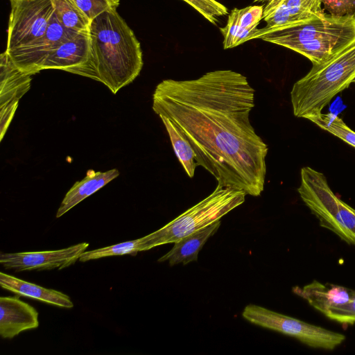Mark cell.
<instances>
[{
    "label": "cell",
    "instance_id": "cell-1",
    "mask_svg": "<svg viewBox=\"0 0 355 355\" xmlns=\"http://www.w3.org/2000/svg\"><path fill=\"white\" fill-rule=\"evenodd\" d=\"M254 90L230 69L196 79H166L155 87L153 110L171 120L192 146L198 166L218 184L254 197L264 189L268 145L250 121Z\"/></svg>",
    "mask_w": 355,
    "mask_h": 355
},
{
    "label": "cell",
    "instance_id": "cell-2",
    "mask_svg": "<svg viewBox=\"0 0 355 355\" xmlns=\"http://www.w3.org/2000/svg\"><path fill=\"white\" fill-rule=\"evenodd\" d=\"M89 36V59L80 76L99 81L116 94L141 71L140 42L116 9L95 17L90 24Z\"/></svg>",
    "mask_w": 355,
    "mask_h": 355
},
{
    "label": "cell",
    "instance_id": "cell-3",
    "mask_svg": "<svg viewBox=\"0 0 355 355\" xmlns=\"http://www.w3.org/2000/svg\"><path fill=\"white\" fill-rule=\"evenodd\" d=\"M355 82V40L296 81L291 91L294 116L306 119L322 112L331 101Z\"/></svg>",
    "mask_w": 355,
    "mask_h": 355
},
{
    "label": "cell",
    "instance_id": "cell-4",
    "mask_svg": "<svg viewBox=\"0 0 355 355\" xmlns=\"http://www.w3.org/2000/svg\"><path fill=\"white\" fill-rule=\"evenodd\" d=\"M297 192L321 227L355 245V209L333 192L322 173L302 167Z\"/></svg>",
    "mask_w": 355,
    "mask_h": 355
},
{
    "label": "cell",
    "instance_id": "cell-5",
    "mask_svg": "<svg viewBox=\"0 0 355 355\" xmlns=\"http://www.w3.org/2000/svg\"><path fill=\"white\" fill-rule=\"evenodd\" d=\"M246 193L217 184L203 200L186 210L158 230L145 236L146 250L158 245L174 243L202 229L243 204Z\"/></svg>",
    "mask_w": 355,
    "mask_h": 355
},
{
    "label": "cell",
    "instance_id": "cell-6",
    "mask_svg": "<svg viewBox=\"0 0 355 355\" xmlns=\"http://www.w3.org/2000/svg\"><path fill=\"white\" fill-rule=\"evenodd\" d=\"M242 316L252 324L293 337L313 348L334 350L346 338L341 333L258 305H247Z\"/></svg>",
    "mask_w": 355,
    "mask_h": 355
},
{
    "label": "cell",
    "instance_id": "cell-7",
    "mask_svg": "<svg viewBox=\"0 0 355 355\" xmlns=\"http://www.w3.org/2000/svg\"><path fill=\"white\" fill-rule=\"evenodd\" d=\"M6 51L26 46L42 37L54 8L51 0H10Z\"/></svg>",
    "mask_w": 355,
    "mask_h": 355
},
{
    "label": "cell",
    "instance_id": "cell-8",
    "mask_svg": "<svg viewBox=\"0 0 355 355\" xmlns=\"http://www.w3.org/2000/svg\"><path fill=\"white\" fill-rule=\"evenodd\" d=\"M355 33V15L342 17L324 14L321 17L273 29L258 39L291 49L321 37Z\"/></svg>",
    "mask_w": 355,
    "mask_h": 355
},
{
    "label": "cell",
    "instance_id": "cell-9",
    "mask_svg": "<svg viewBox=\"0 0 355 355\" xmlns=\"http://www.w3.org/2000/svg\"><path fill=\"white\" fill-rule=\"evenodd\" d=\"M77 33L62 25L53 13L42 37L26 46L6 52L17 68L33 76L41 71L42 65L53 50Z\"/></svg>",
    "mask_w": 355,
    "mask_h": 355
},
{
    "label": "cell",
    "instance_id": "cell-10",
    "mask_svg": "<svg viewBox=\"0 0 355 355\" xmlns=\"http://www.w3.org/2000/svg\"><path fill=\"white\" fill-rule=\"evenodd\" d=\"M254 2L262 3L263 19L266 26L259 28L252 40L273 29L321 17L325 14L321 0H254Z\"/></svg>",
    "mask_w": 355,
    "mask_h": 355
},
{
    "label": "cell",
    "instance_id": "cell-11",
    "mask_svg": "<svg viewBox=\"0 0 355 355\" xmlns=\"http://www.w3.org/2000/svg\"><path fill=\"white\" fill-rule=\"evenodd\" d=\"M88 247V243H80L57 250L1 253L0 263L6 269H12L17 272L55 268L61 270L79 260Z\"/></svg>",
    "mask_w": 355,
    "mask_h": 355
},
{
    "label": "cell",
    "instance_id": "cell-12",
    "mask_svg": "<svg viewBox=\"0 0 355 355\" xmlns=\"http://www.w3.org/2000/svg\"><path fill=\"white\" fill-rule=\"evenodd\" d=\"M31 75L17 68L5 51L0 55V125L1 141L16 112L19 99L31 87Z\"/></svg>",
    "mask_w": 355,
    "mask_h": 355
},
{
    "label": "cell",
    "instance_id": "cell-13",
    "mask_svg": "<svg viewBox=\"0 0 355 355\" xmlns=\"http://www.w3.org/2000/svg\"><path fill=\"white\" fill-rule=\"evenodd\" d=\"M89 32L78 33L49 55L42 65L41 71L59 69L80 75L89 61Z\"/></svg>",
    "mask_w": 355,
    "mask_h": 355
},
{
    "label": "cell",
    "instance_id": "cell-14",
    "mask_svg": "<svg viewBox=\"0 0 355 355\" xmlns=\"http://www.w3.org/2000/svg\"><path fill=\"white\" fill-rule=\"evenodd\" d=\"M38 312L17 297H0V335L12 339L24 331L39 326Z\"/></svg>",
    "mask_w": 355,
    "mask_h": 355
},
{
    "label": "cell",
    "instance_id": "cell-15",
    "mask_svg": "<svg viewBox=\"0 0 355 355\" xmlns=\"http://www.w3.org/2000/svg\"><path fill=\"white\" fill-rule=\"evenodd\" d=\"M263 11L262 5L234 8L228 16L227 24L220 28L223 37V49L234 48L252 40L263 19Z\"/></svg>",
    "mask_w": 355,
    "mask_h": 355
},
{
    "label": "cell",
    "instance_id": "cell-16",
    "mask_svg": "<svg viewBox=\"0 0 355 355\" xmlns=\"http://www.w3.org/2000/svg\"><path fill=\"white\" fill-rule=\"evenodd\" d=\"M293 291L324 315L330 309L348 302L355 293L343 286L322 284L317 281L303 287L295 286Z\"/></svg>",
    "mask_w": 355,
    "mask_h": 355
},
{
    "label": "cell",
    "instance_id": "cell-17",
    "mask_svg": "<svg viewBox=\"0 0 355 355\" xmlns=\"http://www.w3.org/2000/svg\"><path fill=\"white\" fill-rule=\"evenodd\" d=\"M220 220L189 234L174 243L173 247L158 259L159 262L168 261L170 266L178 263L186 265L198 260V255L206 241L218 230Z\"/></svg>",
    "mask_w": 355,
    "mask_h": 355
},
{
    "label": "cell",
    "instance_id": "cell-18",
    "mask_svg": "<svg viewBox=\"0 0 355 355\" xmlns=\"http://www.w3.org/2000/svg\"><path fill=\"white\" fill-rule=\"evenodd\" d=\"M0 286L2 288L17 295L28 297L54 306L69 309L73 306L70 297L62 292L44 288L3 272H0Z\"/></svg>",
    "mask_w": 355,
    "mask_h": 355
},
{
    "label": "cell",
    "instance_id": "cell-19",
    "mask_svg": "<svg viewBox=\"0 0 355 355\" xmlns=\"http://www.w3.org/2000/svg\"><path fill=\"white\" fill-rule=\"evenodd\" d=\"M119 175V172L116 168L105 172H95L92 169L87 171L85 178L76 182L66 193L57 211L56 218L62 216Z\"/></svg>",
    "mask_w": 355,
    "mask_h": 355
},
{
    "label": "cell",
    "instance_id": "cell-20",
    "mask_svg": "<svg viewBox=\"0 0 355 355\" xmlns=\"http://www.w3.org/2000/svg\"><path fill=\"white\" fill-rule=\"evenodd\" d=\"M170 138L175 154L187 175L192 178L198 166L194 150L179 128L168 118L160 116Z\"/></svg>",
    "mask_w": 355,
    "mask_h": 355
},
{
    "label": "cell",
    "instance_id": "cell-21",
    "mask_svg": "<svg viewBox=\"0 0 355 355\" xmlns=\"http://www.w3.org/2000/svg\"><path fill=\"white\" fill-rule=\"evenodd\" d=\"M54 13L65 28L78 32H89L91 21L71 0H51Z\"/></svg>",
    "mask_w": 355,
    "mask_h": 355
},
{
    "label": "cell",
    "instance_id": "cell-22",
    "mask_svg": "<svg viewBox=\"0 0 355 355\" xmlns=\"http://www.w3.org/2000/svg\"><path fill=\"white\" fill-rule=\"evenodd\" d=\"M305 119L311 121L321 129L329 132L355 148V132L349 128L338 116L332 114L320 113L308 116Z\"/></svg>",
    "mask_w": 355,
    "mask_h": 355
},
{
    "label": "cell",
    "instance_id": "cell-23",
    "mask_svg": "<svg viewBox=\"0 0 355 355\" xmlns=\"http://www.w3.org/2000/svg\"><path fill=\"white\" fill-rule=\"evenodd\" d=\"M146 250V241L144 236L135 240L125 241L99 249L85 251L80 255L79 261L85 262L112 256H121L125 254L135 255L139 252Z\"/></svg>",
    "mask_w": 355,
    "mask_h": 355
},
{
    "label": "cell",
    "instance_id": "cell-24",
    "mask_svg": "<svg viewBox=\"0 0 355 355\" xmlns=\"http://www.w3.org/2000/svg\"><path fill=\"white\" fill-rule=\"evenodd\" d=\"M192 6L207 20L216 24L218 17L227 15V8L216 0H182Z\"/></svg>",
    "mask_w": 355,
    "mask_h": 355
},
{
    "label": "cell",
    "instance_id": "cell-25",
    "mask_svg": "<svg viewBox=\"0 0 355 355\" xmlns=\"http://www.w3.org/2000/svg\"><path fill=\"white\" fill-rule=\"evenodd\" d=\"M92 21L102 12L116 9L119 0H71Z\"/></svg>",
    "mask_w": 355,
    "mask_h": 355
},
{
    "label": "cell",
    "instance_id": "cell-26",
    "mask_svg": "<svg viewBox=\"0 0 355 355\" xmlns=\"http://www.w3.org/2000/svg\"><path fill=\"white\" fill-rule=\"evenodd\" d=\"M324 315L343 324H354L355 323V293L348 302L330 309Z\"/></svg>",
    "mask_w": 355,
    "mask_h": 355
},
{
    "label": "cell",
    "instance_id": "cell-27",
    "mask_svg": "<svg viewBox=\"0 0 355 355\" xmlns=\"http://www.w3.org/2000/svg\"><path fill=\"white\" fill-rule=\"evenodd\" d=\"M324 8L334 16L355 15V0H321Z\"/></svg>",
    "mask_w": 355,
    "mask_h": 355
},
{
    "label": "cell",
    "instance_id": "cell-28",
    "mask_svg": "<svg viewBox=\"0 0 355 355\" xmlns=\"http://www.w3.org/2000/svg\"><path fill=\"white\" fill-rule=\"evenodd\" d=\"M355 83V82H354Z\"/></svg>",
    "mask_w": 355,
    "mask_h": 355
}]
</instances>
